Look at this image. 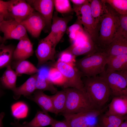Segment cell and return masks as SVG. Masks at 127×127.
Returning a JSON list of instances; mask_svg holds the SVG:
<instances>
[{"label":"cell","instance_id":"obj_1","mask_svg":"<svg viewBox=\"0 0 127 127\" xmlns=\"http://www.w3.org/2000/svg\"><path fill=\"white\" fill-rule=\"evenodd\" d=\"M106 8L96 28L95 43L98 49L105 51L115 36L120 14L106 3Z\"/></svg>","mask_w":127,"mask_h":127},{"label":"cell","instance_id":"obj_2","mask_svg":"<svg viewBox=\"0 0 127 127\" xmlns=\"http://www.w3.org/2000/svg\"><path fill=\"white\" fill-rule=\"evenodd\" d=\"M83 82L85 91L95 108L99 110L104 108L111 94L104 77H87Z\"/></svg>","mask_w":127,"mask_h":127},{"label":"cell","instance_id":"obj_3","mask_svg":"<svg viewBox=\"0 0 127 127\" xmlns=\"http://www.w3.org/2000/svg\"><path fill=\"white\" fill-rule=\"evenodd\" d=\"M108 58L105 51L100 50L76 61L75 66L82 75L94 77L105 71Z\"/></svg>","mask_w":127,"mask_h":127},{"label":"cell","instance_id":"obj_4","mask_svg":"<svg viewBox=\"0 0 127 127\" xmlns=\"http://www.w3.org/2000/svg\"><path fill=\"white\" fill-rule=\"evenodd\" d=\"M66 96L64 109L62 115L75 114L97 110L85 91L73 88H64Z\"/></svg>","mask_w":127,"mask_h":127},{"label":"cell","instance_id":"obj_5","mask_svg":"<svg viewBox=\"0 0 127 127\" xmlns=\"http://www.w3.org/2000/svg\"><path fill=\"white\" fill-rule=\"evenodd\" d=\"M106 107L101 110L62 115L69 127H87L98 124L99 117L106 110Z\"/></svg>","mask_w":127,"mask_h":127},{"label":"cell","instance_id":"obj_6","mask_svg":"<svg viewBox=\"0 0 127 127\" xmlns=\"http://www.w3.org/2000/svg\"><path fill=\"white\" fill-rule=\"evenodd\" d=\"M114 96H127V70L102 74Z\"/></svg>","mask_w":127,"mask_h":127},{"label":"cell","instance_id":"obj_7","mask_svg":"<svg viewBox=\"0 0 127 127\" xmlns=\"http://www.w3.org/2000/svg\"><path fill=\"white\" fill-rule=\"evenodd\" d=\"M53 67L57 68L61 73L66 80L64 88L71 87L85 91L82 75L77 69L58 60Z\"/></svg>","mask_w":127,"mask_h":127},{"label":"cell","instance_id":"obj_8","mask_svg":"<svg viewBox=\"0 0 127 127\" xmlns=\"http://www.w3.org/2000/svg\"><path fill=\"white\" fill-rule=\"evenodd\" d=\"M58 44L49 34L39 41L35 51L38 67L41 66L48 60L54 61L56 47Z\"/></svg>","mask_w":127,"mask_h":127},{"label":"cell","instance_id":"obj_9","mask_svg":"<svg viewBox=\"0 0 127 127\" xmlns=\"http://www.w3.org/2000/svg\"><path fill=\"white\" fill-rule=\"evenodd\" d=\"M73 9L77 20L83 26L84 29L95 43L96 29L91 12L89 2L80 5L73 4Z\"/></svg>","mask_w":127,"mask_h":127},{"label":"cell","instance_id":"obj_10","mask_svg":"<svg viewBox=\"0 0 127 127\" xmlns=\"http://www.w3.org/2000/svg\"><path fill=\"white\" fill-rule=\"evenodd\" d=\"M8 12L11 18L20 23L24 21L35 10L24 0L6 1Z\"/></svg>","mask_w":127,"mask_h":127},{"label":"cell","instance_id":"obj_11","mask_svg":"<svg viewBox=\"0 0 127 127\" xmlns=\"http://www.w3.org/2000/svg\"><path fill=\"white\" fill-rule=\"evenodd\" d=\"M0 32L3 33L4 43L9 40H19L28 36L27 31L21 23L13 19L4 20L0 25Z\"/></svg>","mask_w":127,"mask_h":127},{"label":"cell","instance_id":"obj_12","mask_svg":"<svg viewBox=\"0 0 127 127\" xmlns=\"http://www.w3.org/2000/svg\"><path fill=\"white\" fill-rule=\"evenodd\" d=\"M27 2L40 13L44 18L45 26L43 30L45 32L50 31L54 6L53 0H27Z\"/></svg>","mask_w":127,"mask_h":127},{"label":"cell","instance_id":"obj_13","mask_svg":"<svg viewBox=\"0 0 127 127\" xmlns=\"http://www.w3.org/2000/svg\"><path fill=\"white\" fill-rule=\"evenodd\" d=\"M33 37L37 38L46 25L45 20L41 15L34 11L26 19L21 23Z\"/></svg>","mask_w":127,"mask_h":127},{"label":"cell","instance_id":"obj_14","mask_svg":"<svg viewBox=\"0 0 127 127\" xmlns=\"http://www.w3.org/2000/svg\"><path fill=\"white\" fill-rule=\"evenodd\" d=\"M71 15L63 17L58 16L56 12L53 16L50 31L49 34L58 43L63 37L67 29L68 23L72 18Z\"/></svg>","mask_w":127,"mask_h":127},{"label":"cell","instance_id":"obj_15","mask_svg":"<svg viewBox=\"0 0 127 127\" xmlns=\"http://www.w3.org/2000/svg\"><path fill=\"white\" fill-rule=\"evenodd\" d=\"M33 44L28 36L19 40L14 50L13 61L26 60L33 53Z\"/></svg>","mask_w":127,"mask_h":127},{"label":"cell","instance_id":"obj_16","mask_svg":"<svg viewBox=\"0 0 127 127\" xmlns=\"http://www.w3.org/2000/svg\"><path fill=\"white\" fill-rule=\"evenodd\" d=\"M38 73L32 75L22 84L16 87L12 91L13 98H19L21 95L26 98L31 96L36 90V83Z\"/></svg>","mask_w":127,"mask_h":127},{"label":"cell","instance_id":"obj_17","mask_svg":"<svg viewBox=\"0 0 127 127\" xmlns=\"http://www.w3.org/2000/svg\"><path fill=\"white\" fill-rule=\"evenodd\" d=\"M27 98L36 103L42 111L54 113L51 96L46 94L43 91L36 90L33 95Z\"/></svg>","mask_w":127,"mask_h":127},{"label":"cell","instance_id":"obj_18","mask_svg":"<svg viewBox=\"0 0 127 127\" xmlns=\"http://www.w3.org/2000/svg\"><path fill=\"white\" fill-rule=\"evenodd\" d=\"M107 113L118 116H126L127 113V96H114L109 104Z\"/></svg>","mask_w":127,"mask_h":127},{"label":"cell","instance_id":"obj_19","mask_svg":"<svg viewBox=\"0 0 127 127\" xmlns=\"http://www.w3.org/2000/svg\"><path fill=\"white\" fill-rule=\"evenodd\" d=\"M105 51L109 57L127 54V38L115 37Z\"/></svg>","mask_w":127,"mask_h":127},{"label":"cell","instance_id":"obj_20","mask_svg":"<svg viewBox=\"0 0 127 127\" xmlns=\"http://www.w3.org/2000/svg\"><path fill=\"white\" fill-rule=\"evenodd\" d=\"M55 120L48 112L39 111L31 121L29 122L25 121L22 124L26 127H43L51 126Z\"/></svg>","mask_w":127,"mask_h":127},{"label":"cell","instance_id":"obj_21","mask_svg":"<svg viewBox=\"0 0 127 127\" xmlns=\"http://www.w3.org/2000/svg\"><path fill=\"white\" fill-rule=\"evenodd\" d=\"M11 66L18 76L23 74L31 75L38 73L40 71L32 63L26 60L13 61Z\"/></svg>","mask_w":127,"mask_h":127},{"label":"cell","instance_id":"obj_22","mask_svg":"<svg viewBox=\"0 0 127 127\" xmlns=\"http://www.w3.org/2000/svg\"><path fill=\"white\" fill-rule=\"evenodd\" d=\"M106 73L127 70V54L109 57Z\"/></svg>","mask_w":127,"mask_h":127},{"label":"cell","instance_id":"obj_23","mask_svg":"<svg viewBox=\"0 0 127 127\" xmlns=\"http://www.w3.org/2000/svg\"><path fill=\"white\" fill-rule=\"evenodd\" d=\"M67 49L75 57L87 55L100 50L91 39L77 46L71 45Z\"/></svg>","mask_w":127,"mask_h":127},{"label":"cell","instance_id":"obj_24","mask_svg":"<svg viewBox=\"0 0 127 127\" xmlns=\"http://www.w3.org/2000/svg\"><path fill=\"white\" fill-rule=\"evenodd\" d=\"M126 120V116H119L109 114L106 112L99 116L98 124L100 127H118Z\"/></svg>","mask_w":127,"mask_h":127},{"label":"cell","instance_id":"obj_25","mask_svg":"<svg viewBox=\"0 0 127 127\" xmlns=\"http://www.w3.org/2000/svg\"><path fill=\"white\" fill-rule=\"evenodd\" d=\"M1 77L0 81L4 89L12 91L16 87L17 74L11 65L7 67Z\"/></svg>","mask_w":127,"mask_h":127},{"label":"cell","instance_id":"obj_26","mask_svg":"<svg viewBox=\"0 0 127 127\" xmlns=\"http://www.w3.org/2000/svg\"><path fill=\"white\" fill-rule=\"evenodd\" d=\"M12 44L0 45V70L11 65L13 60V53L16 48Z\"/></svg>","mask_w":127,"mask_h":127},{"label":"cell","instance_id":"obj_27","mask_svg":"<svg viewBox=\"0 0 127 127\" xmlns=\"http://www.w3.org/2000/svg\"><path fill=\"white\" fill-rule=\"evenodd\" d=\"M10 108L12 116L16 120L26 118L29 114V106L24 101H19L14 103L11 105Z\"/></svg>","mask_w":127,"mask_h":127},{"label":"cell","instance_id":"obj_28","mask_svg":"<svg viewBox=\"0 0 127 127\" xmlns=\"http://www.w3.org/2000/svg\"><path fill=\"white\" fill-rule=\"evenodd\" d=\"M91 12L96 28L101 17L106 8L104 0H89Z\"/></svg>","mask_w":127,"mask_h":127},{"label":"cell","instance_id":"obj_29","mask_svg":"<svg viewBox=\"0 0 127 127\" xmlns=\"http://www.w3.org/2000/svg\"><path fill=\"white\" fill-rule=\"evenodd\" d=\"M48 70L44 73L40 70L36 81V90L48 91L52 94H55L57 91L48 78Z\"/></svg>","mask_w":127,"mask_h":127},{"label":"cell","instance_id":"obj_30","mask_svg":"<svg viewBox=\"0 0 127 127\" xmlns=\"http://www.w3.org/2000/svg\"><path fill=\"white\" fill-rule=\"evenodd\" d=\"M54 112L56 115L61 113L65 106L66 96L65 92L63 90L57 91L54 94L51 95Z\"/></svg>","mask_w":127,"mask_h":127},{"label":"cell","instance_id":"obj_31","mask_svg":"<svg viewBox=\"0 0 127 127\" xmlns=\"http://www.w3.org/2000/svg\"><path fill=\"white\" fill-rule=\"evenodd\" d=\"M48 78L54 85L63 86L64 85L66 80L61 73L56 67H53L49 69Z\"/></svg>","mask_w":127,"mask_h":127},{"label":"cell","instance_id":"obj_32","mask_svg":"<svg viewBox=\"0 0 127 127\" xmlns=\"http://www.w3.org/2000/svg\"><path fill=\"white\" fill-rule=\"evenodd\" d=\"M104 1L119 14H127V0H104Z\"/></svg>","mask_w":127,"mask_h":127},{"label":"cell","instance_id":"obj_33","mask_svg":"<svg viewBox=\"0 0 127 127\" xmlns=\"http://www.w3.org/2000/svg\"><path fill=\"white\" fill-rule=\"evenodd\" d=\"M54 6L56 11L63 14L70 13L74 11L68 0H53Z\"/></svg>","mask_w":127,"mask_h":127},{"label":"cell","instance_id":"obj_34","mask_svg":"<svg viewBox=\"0 0 127 127\" xmlns=\"http://www.w3.org/2000/svg\"><path fill=\"white\" fill-rule=\"evenodd\" d=\"M116 37L127 38V14L120 15L119 24L115 37Z\"/></svg>","mask_w":127,"mask_h":127},{"label":"cell","instance_id":"obj_35","mask_svg":"<svg viewBox=\"0 0 127 127\" xmlns=\"http://www.w3.org/2000/svg\"><path fill=\"white\" fill-rule=\"evenodd\" d=\"M75 57L66 49L61 52L58 60L71 66H75Z\"/></svg>","mask_w":127,"mask_h":127},{"label":"cell","instance_id":"obj_36","mask_svg":"<svg viewBox=\"0 0 127 127\" xmlns=\"http://www.w3.org/2000/svg\"><path fill=\"white\" fill-rule=\"evenodd\" d=\"M0 15L4 17L5 20L13 19L8 12L6 1L0 0Z\"/></svg>","mask_w":127,"mask_h":127},{"label":"cell","instance_id":"obj_37","mask_svg":"<svg viewBox=\"0 0 127 127\" xmlns=\"http://www.w3.org/2000/svg\"><path fill=\"white\" fill-rule=\"evenodd\" d=\"M83 28L82 24L77 20L75 23L69 27L67 30L68 33H72L77 34V32Z\"/></svg>","mask_w":127,"mask_h":127},{"label":"cell","instance_id":"obj_38","mask_svg":"<svg viewBox=\"0 0 127 127\" xmlns=\"http://www.w3.org/2000/svg\"><path fill=\"white\" fill-rule=\"evenodd\" d=\"M51 126L52 127H69L67 123L65 120L61 121L55 119Z\"/></svg>","mask_w":127,"mask_h":127},{"label":"cell","instance_id":"obj_39","mask_svg":"<svg viewBox=\"0 0 127 127\" xmlns=\"http://www.w3.org/2000/svg\"><path fill=\"white\" fill-rule=\"evenodd\" d=\"M70 1L73 4L76 5H81L89 2V0H71Z\"/></svg>","mask_w":127,"mask_h":127},{"label":"cell","instance_id":"obj_40","mask_svg":"<svg viewBox=\"0 0 127 127\" xmlns=\"http://www.w3.org/2000/svg\"><path fill=\"white\" fill-rule=\"evenodd\" d=\"M15 120L14 123H12L11 124L14 127H26L23 124H21L19 122V120Z\"/></svg>","mask_w":127,"mask_h":127},{"label":"cell","instance_id":"obj_41","mask_svg":"<svg viewBox=\"0 0 127 127\" xmlns=\"http://www.w3.org/2000/svg\"><path fill=\"white\" fill-rule=\"evenodd\" d=\"M4 115L5 114L4 112H2L0 113V127H3L2 120Z\"/></svg>","mask_w":127,"mask_h":127},{"label":"cell","instance_id":"obj_42","mask_svg":"<svg viewBox=\"0 0 127 127\" xmlns=\"http://www.w3.org/2000/svg\"><path fill=\"white\" fill-rule=\"evenodd\" d=\"M118 127H127V120L122 123Z\"/></svg>","mask_w":127,"mask_h":127},{"label":"cell","instance_id":"obj_43","mask_svg":"<svg viewBox=\"0 0 127 127\" xmlns=\"http://www.w3.org/2000/svg\"><path fill=\"white\" fill-rule=\"evenodd\" d=\"M4 20H5L4 17L0 15V25Z\"/></svg>","mask_w":127,"mask_h":127},{"label":"cell","instance_id":"obj_44","mask_svg":"<svg viewBox=\"0 0 127 127\" xmlns=\"http://www.w3.org/2000/svg\"><path fill=\"white\" fill-rule=\"evenodd\" d=\"M2 86L1 85L0 79V95L3 92V89Z\"/></svg>","mask_w":127,"mask_h":127},{"label":"cell","instance_id":"obj_45","mask_svg":"<svg viewBox=\"0 0 127 127\" xmlns=\"http://www.w3.org/2000/svg\"><path fill=\"white\" fill-rule=\"evenodd\" d=\"M4 43L3 37L0 35V44Z\"/></svg>","mask_w":127,"mask_h":127},{"label":"cell","instance_id":"obj_46","mask_svg":"<svg viewBox=\"0 0 127 127\" xmlns=\"http://www.w3.org/2000/svg\"><path fill=\"white\" fill-rule=\"evenodd\" d=\"M87 127H100L98 124L95 125L90 126Z\"/></svg>","mask_w":127,"mask_h":127}]
</instances>
